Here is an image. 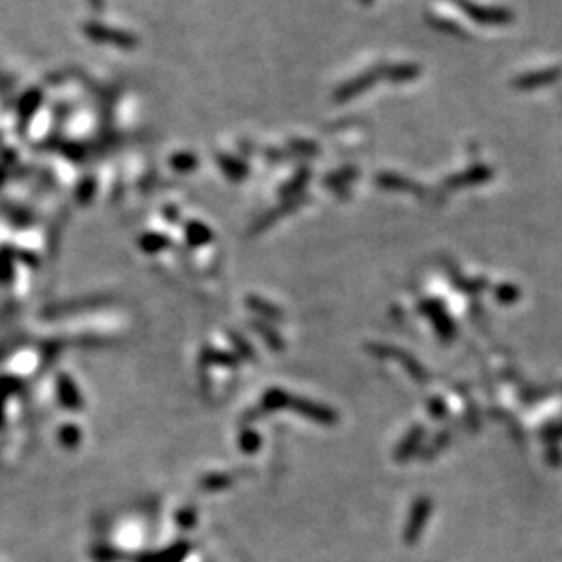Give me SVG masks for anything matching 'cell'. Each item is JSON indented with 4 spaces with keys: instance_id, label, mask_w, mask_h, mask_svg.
I'll list each match as a JSON object with an SVG mask.
<instances>
[{
    "instance_id": "1",
    "label": "cell",
    "mask_w": 562,
    "mask_h": 562,
    "mask_svg": "<svg viewBox=\"0 0 562 562\" xmlns=\"http://www.w3.org/2000/svg\"><path fill=\"white\" fill-rule=\"evenodd\" d=\"M385 63H380L376 66L369 68V70L362 71L360 76L353 77L347 83L340 84L333 92V100L338 103V105H343V103H349V100L356 99V97L363 95L367 90L375 88L380 80H385Z\"/></svg>"
},
{
    "instance_id": "2",
    "label": "cell",
    "mask_w": 562,
    "mask_h": 562,
    "mask_svg": "<svg viewBox=\"0 0 562 562\" xmlns=\"http://www.w3.org/2000/svg\"><path fill=\"white\" fill-rule=\"evenodd\" d=\"M454 4L466 13L467 17L477 24L482 26H499L508 24L511 21L508 9L504 8H493V6H480L473 0H454Z\"/></svg>"
},
{
    "instance_id": "3",
    "label": "cell",
    "mask_w": 562,
    "mask_h": 562,
    "mask_svg": "<svg viewBox=\"0 0 562 562\" xmlns=\"http://www.w3.org/2000/svg\"><path fill=\"white\" fill-rule=\"evenodd\" d=\"M422 73L420 64L417 63H396L385 66V80L391 84H407L417 80Z\"/></svg>"
},
{
    "instance_id": "4",
    "label": "cell",
    "mask_w": 562,
    "mask_h": 562,
    "mask_svg": "<svg viewBox=\"0 0 562 562\" xmlns=\"http://www.w3.org/2000/svg\"><path fill=\"white\" fill-rule=\"evenodd\" d=\"M489 175H491V170H489V168L471 167V168H467L466 172H462V174H457V175H453V177H449L446 184L451 188L471 187V184L480 183V181H486Z\"/></svg>"
},
{
    "instance_id": "5",
    "label": "cell",
    "mask_w": 562,
    "mask_h": 562,
    "mask_svg": "<svg viewBox=\"0 0 562 562\" xmlns=\"http://www.w3.org/2000/svg\"><path fill=\"white\" fill-rule=\"evenodd\" d=\"M425 19H427V24L431 26L433 29H437V31H440V33H446V35H451V37H458V38L467 37L466 29L458 24V22L451 21V19L442 17V15H434V13H429V15H425Z\"/></svg>"
},
{
    "instance_id": "6",
    "label": "cell",
    "mask_w": 562,
    "mask_h": 562,
    "mask_svg": "<svg viewBox=\"0 0 562 562\" xmlns=\"http://www.w3.org/2000/svg\"><path fill=\"white\" fill-rule=\"evenodd\" d=\"M217 162H219L221 170L225 172L230 179H243L249 174V168H246L245 162L232 157V155H217Z\"/></svg>"
},
{
    "instance_id": "7",
    "label": "cell",
    "mask_w": 562,
    "mask_h": 562,
    "mask_svg": "<svg viewBox=\"0 0 562 562\" xmlns=\"http://www.w3.org/2000/svg\"><path fill=\"white\" fill-rule=\"evenodd\" d=\"M376 183L380 187L387 188V190H417V184H412L411 181H407L405 177L398 174H391V172H382L376 177Z\"/></svg>"
},
{
    "instance_id": "8",
    "label": "cell",
    "mask_w": 562,
    "mask_h": 562,
    "mask_svg": "<svg viewBox=\"0 0 562 562\" xmlns=\"http://www.w3.org/2000/svg\"><path fill=\"white\" fill-rule=\"evenodd\" d=\"M288 148H291L292 154H296V157H300V155H307V157L320 155V146L313 141H305V139H291Z\"/></svg>"
},
{
    "instance_id": "9",
    "label": "cell",
    "mask_w": 562,
    "mask_h": 562,
    "mask_svg": "<svg viewBox=\"0 0 562 562\" xmlns=\"http://www.w3.org/2000/svg\"><path fill=\"white\" fill-rule=\"evenodd\" d=\"M308 175H311L308 168H300V170L296 172L294 177H292L287 184H285V188H281V192H285V194H296V192L300 190V188L305 187V183H307V179H308Z\"/></svg>"
},
{
    "instance_id": "10",
    "label": "cell",
    "mask_w": 562,
    "mask_h": 562,
    "mask_svg": "<svg viewBox=\"0 0 562 562\" xmlns=\"http://www.w3.org/2000/svg\"><path fill=\"white\" fill-rule=\"evenodd\" d=\"M174 162H175V168H183L184 170V168H194V165L197 162V159L194 157V155L183 154V155H179V157H175Z\"/></svg>"
},
{
    "instance_id": "11",
    "label": "cell",
    "mask_w": 562,
    "mask_h": 562,
    "mask_svg": "<svg viewBox=\"0 0 562 562\" xmlns=\"http://www.w3.org/2000/svg\"><path fill=\"white\" fill-rule=\"evenodd\" d=\"M358 2H360V4H362V6H365V8H369V6H371L373 2H375V0H358Z\"/></svg>"
}]
</instances>
